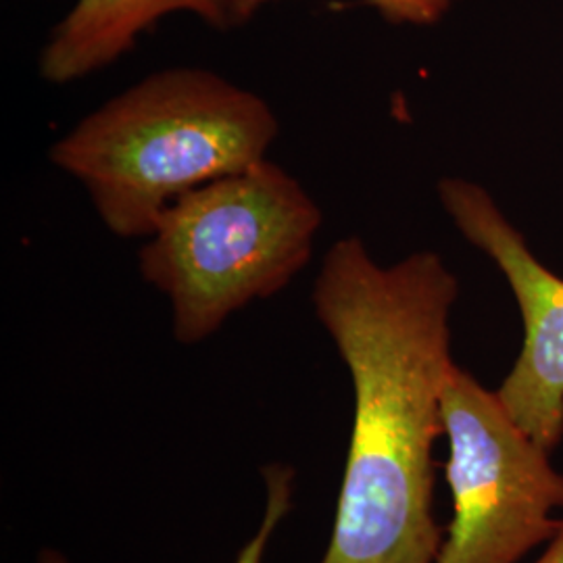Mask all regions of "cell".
<instances>
[{
    "label": "cell",
    "mask_w": 563,
    "mask_h": 563,
    "mask_svg": "<svg viewBox=\"0 0 563 563\" xmlns=\"http://www.w3.org/2000/svg\"><path fill=\"white\" fill-rule=\"evenodd\" d=\"M457 295V278L434 253L384 267L355 236L328 251L313 305L349 367L355 416L320 563L437 562L432 449L444 434Z\"/></svg>",
    "instance_id": "obj_1"
},
{
    "label": "cell",
    "mask_w": 563,
    "mask_h": 563,
    "mask_svg": "<svg viewBox=\"0 0 563 563\" xmlns=\"http://www.w3.org/2000/svg\"><path fill=\"white\" fill-rule=\"evenodd\" d=\"M278 132L260 95L209 69L174 67L88 113L48 157L84 184L109 232L146 239L186 192L263 162Z\"/></svg>",
    "instance_id": "obj_2"
},
{
    "label": "cell",
    "mask_w": 563,
    "mask_h": 563,
    "mask_svg": "<svg viewBox=\"0 0 563 563\" xmlns=\"http://www.w3.org/2000/svg\"><path fill=\"white\" fill-rule=\"evenodd\" d=\"M322 220L301 181L263 159L172 202L141 249L142 278L169 299L178 342L197 344L295 280Z\"/></svg>",
    "instance_id": "obj_3"
},
{
    "label": "cell",
    "mask_w": 563,
    "mask_h": 563,
    "mask_svg": "<svg viewBox=\"0 0 563 563\" xmlns=\"http://www.w3.org/2000/svg\"><path fill=\"white\" fill-rule=\"evenodd\" d=\"M453 522L434 563H520L563 520V474L497 393L453 365L443 393Z\"/></svg>",
    "instance_id": "obj_4"
},
{
    "label": "cell",
    "mask_w": 563,
    "mask_h": 563,
    "mask_svg": "<svg viewBox=\"0 0 563 563\" xmlns=\"http://www.w3.org/2000/svg\"><path fill=\"white\" fill-rule=\"evenodd\" d=\"M439 197L457 230L497 263L514 290L523 344L497 395L523 432L551 453L563 439V278L532 255L483 186L444 178Z\"/></svg>",
    "instance_id": "obj_5"
},
{
    "label": "cell",
    "mask_w": 563,
    "mask_h": 563,
    "mask_svg": "<svg viewBox=\"0 0 563 563\" xmlns=\"http://www.w3.org/2000/svg\"><path fill=\"white\" fill-rule=\"evenodd\" d=\"M172 13L234 27L232 0H76L41 51V76L51 84L81 80L115 63L146 30Z\"/></svg>",
    "instance_id": "obj_6"
},
{
    "label": "cell",
    "mask_w": 563,
    "mask_h": 563,
    "mask_svg": "<svg viewBox=\"0 0 563 563\" xmlns=\"http://www.w3.org/2000/svg\"><path fill=\"white\" fill-rule=\"evenodd\" d=\"M263 478L267 486V505L263 514L262 526L255 532V537L244 544L236 562L234 563H263V555L272 534L280 526L284 516L292 507V490H295V470L282 463H269L263 467ZM41 563H67L59 553L44 551Z\"/></svg>",
    "instance_id": "obj_7"
},
{
    "label": "cell",
    "mask_w": 563,
    "mask_h": 563,
    "mask_svg": "<svg viewBox=\"0 0 563 563\" xmlns=\"http://www.w3.org/2000/svg\"><path fill=\"white\" fill-rule=\"evenodd\" d=\"M278 0H232L234 25L251 20L260 9ZM393 25H434L443 20L455 0H365Z\"/></svg>",
    "instance_id": "obj_8"
},
{
    "label": "cell",
    "mask_w": 563,
    "mask_h": 563,
    "mask_svg": "<svg viewBox=\"0 0 563 563\" xmlns=\"http://www.w3.org/2000/svg\"><path fill=\"white\" fill-rule=\"evenodd\" d=\"M537 563H563V522L555 537L549 541V549L544 551L543 558Z\"/></svg>",
    "instance_id": "obj_9"
}]
</instances>
